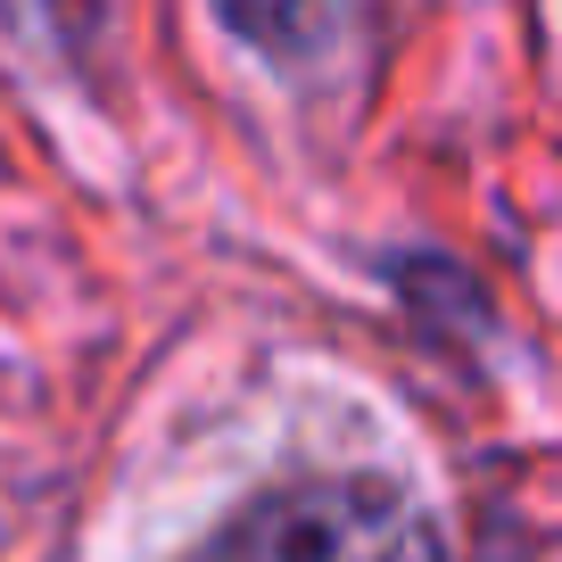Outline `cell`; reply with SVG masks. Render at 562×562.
I'll return each instance as SVG.
<instances>
[{"label":"cell","mask_w":562,"mask_h":562,"mask_svg":"<svg viewBox=\"0 0 562 562\" xmlns=\"http://www.w3.org/2000/svg\"><path fill=\"white\" fill-rule=\"evenodd\" d=\"M191 562H439V529L389 480L331 472L248 496Z\"/></svg>","instance_id":"cell-1"},{"label":"cell","mask_w":562,"mask_h":562,"mask_svg":"<svg viewBox=\"0 0 562 562\" xmlns=\"http://www.w3.org/2000/svg\"><path fill=\"white\" fill-rule=\"evenodd\" d=\"M215 18H224L232 42H248L257 58L299 75V67H323L348 42L356 0H215Z\"/></svg>","instance_id":"cell-2"},{"label":"cell","mask_w":562,"mask_h":562,"mask_svg":"<svg viewBox=\"0 0 562 562\" xmlns=\"http://www.w3.org/2000/svg\"><path fill=\"white\" fill-rule=\"evenodd\" d=\"M0 25L58 67H91V50L108 34V0H0Z\"/></svg>","instance_id":"cell-3"}]
</instances>
